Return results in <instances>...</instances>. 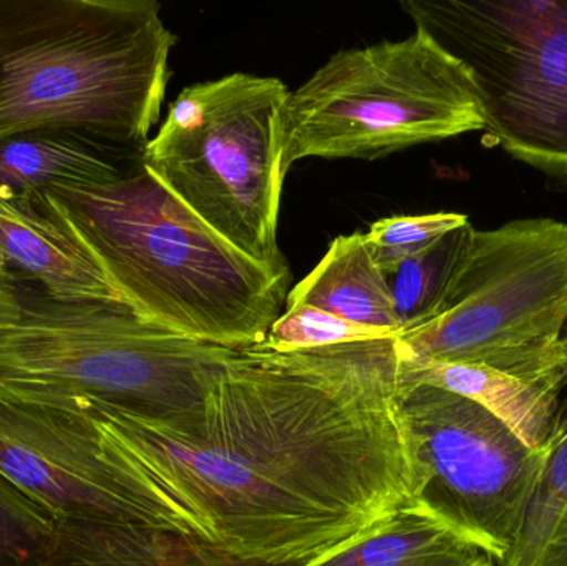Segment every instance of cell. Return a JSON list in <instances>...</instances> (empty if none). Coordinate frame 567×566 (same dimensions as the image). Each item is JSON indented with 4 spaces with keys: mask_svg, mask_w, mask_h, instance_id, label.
Returning <instances> with one entry per match:
<instances>
[{
    "mask_svg": "<svg viewBox=\"0 0 567 566\" xmlns=\"http://www.w3.org/2000/svg\"><path fill=\"white\" fill-rule=\"evenodd\" d=\"M395 338L238 349L175 434L75 404L115 445L140 524L272 566H302L412 505Z\"/></svg>",
    "mask_w": 567,
    "mask_h": 566,
    "instance_id": "obj_1",
    "label": "cell"
},
{
    "mask_svg": "<svg viewBox=\"0 0 567 566\" xmlns=\"http://www.w3.org/2000/svg\"><path fill=\"white\" fill-rule=\"evenodd\" d=\"M35 209L89 255L136 315L175 335L238 351L262 344L282 315L290 271L216 235L142 159L113 182L52 186Z\"/></svg>",
    "mask_w": 567,
    "mask_h": 566,
    "instance_id": "obj_2",
    "label": "cell"
},
{
    "mask_svg": "<svg viewBox=\"0 0 567 566\" xmlns=\"http://www.w3.org/2000/svg\"><path fill=\"white\" fill-rule=\"evenodd\" d=\"M176 40L155 0H0V142L75 132L142 155Z\"/></svg>",
    "mask_w": 567,
    "mask_h": 566,
    "instance_id": "obj_3",
    "label": "cell"
},
{
    "mask_svg": "<svg viewBox=\"0 0 567 566\" xmlns=\"http://www.w3.org/2000/svg\"><path fill=\"white\" fill-rule=\"evenodd\" d=\"M236 349L159 328L128 306L75 305L0 266V399L70 408L99 402L176 434Z\"/></svg>",
    "mask_w": 567,
    "mask_h": 566,
    "instance_id": "obj_4",
    "label": "cell"
},
{
    "mask_svg": "<svg viewBox=\"0 0 567 566\" xmlns=\"http://www.w3.org/2000/svg\"><path fill=\"white\" fill-rule=\"evenodd\" d=\"M289 89L275 76L231 73L186 86L142 165L216 235L276 271L284 116Z\"/></svg>",
    "mask_w": 567,
    "mask_h": 566,
    "instance_id": "obj_5",
    "label": "cell"
},
{
    "mask_svg": "<svg viewBox=\"0 0 567 566\" xmlns=\"http://www.w3.org/2000/svg\"><path fill=\"white\" fill-rule=\"evenodd\" d=\"M485 130L466 66L423 30L333 53L289 93L284 172L306 158H383Z\"/></svg>",
    "mask_w": 567,
    "mask_h": 566,
    "instance_id": "obj_6",
    "label": "cell"
},
{
    "mask_svg": "<svg viewBox=\"0 0 567 566\" xmlns=\"http://www.w3.org/2000/svg\"><path fill=\"white\" fill-rule=\"evenodd\" d=\"M566 322L567 223L518 219L475 229L440 315L396 344L403 361L482 366L561 394Z\"/></svg>",
    "mask_w": 567,
    "mask_h": 566,
    "instance_id": "obj_7",
    "label": "cell"
},
{
    "mask_svg": "<svg viewBox=\"0 0 567 566\" xmlns=\"http://www.w3.org/2000/svg\"><path fill=\"white\" fill-rule=\"evenodd\" d=\"M472 75L485 132L567 185V0H402Z\"/></svg>",
    "mask_w": 567,
    "mask_h": 566,
    "instance_id": "obj_8",
    "label": "cell"
},
{
    "mask_svg": "<svg viewBox=\"0 0 567 566\" xmlns=\"http://www.w3.org/2000/svg\"><path fill=\"white\" fill-rule=\"evenodd\" d=\"M400 409L412 465V507L503 560L518 534L548 444L526 445L483 405L405 378Z\"/></svg>",
    "mask_w": 567,
    "mask_h": 566,
    "instance_id": "obj_9",
    "label": "cell"
},
{
    "mask_svg": "<svg viewBox=\"0 0 567 566\" xmlns=\"http://www.w3.org/2000/svg\"><path fill=\"white\" fill-rule=\"evenodd\" d=\"M0 474L60 518L140 525L122 457L85 412L0 399Z\"/></svg>",
    "mask_w": 567,
    "mask_h": 566,
    "instance_id": "obj_10",
    "label": "cell"
},
{
    "mask_svg": "<svg viewBox=\"0 0 567 566\" xmlns=\"http://www.w3.org/2000/svg\"><path fill=\"white\" fill-rule=\"evenodd\" d=\"M23 566H272L198 538L146 525L60 518L45 547Z\"/></svg>",
    "mask_w": 567,
    "mask_h": 566,
    "instance_id": "obj_11",
    "label": "cell"
},
{
    "mask_svg": "<svg viewBox=\"0 0 567 566\" xmlns=\"http://www.w3.org/2000/svg\"><path fill=\"white\" fill-rule=\"evenodd\" d=\"M0 259L59 301L128 306L89 255L32 206L0 199Z\"/></svg>",
    "mask_w": 567,
    "mask_h": 566,
    "instance_id": "obj_12",
    "label": "cell"
},
{
    "mask_svg": "<svg viewBox=\"0 0 567 566\" xmlns=\"http://www.w3.org/2000/svg\"><path fill=\"white\" fill-rule=\"evenodd\" d=\"M142 155L75 132H32L0 142V199L35 208L55 185L109 183Z\"/></svg>",
    "mask_w": 567,
    "mask_h": 566,
    "instance_id": "obj_13",
    "label": "cell"
},
{
    "mask_svg": "<svg viewBox=\"0 0 567 566\" xmlns=\"http://www.w3.org/2000/svg\"><path fill=\"white\" fill-rule=\"evenodd\" d=\"M297 305L400 335L389 276L360 231L337 236L319 265L287 292V308Z\"/></svg>",
    "mask_w": 567,
    "mask_h": 566,
    "instance_id": "obj_14",
    "label": "cell"
},
{
    "mask_svg": "<svg viewBox=\"0 0 567 566\" xmlns=\"http://www.w3.org/2000/svg\"><path fill=\"white\" fill-rule=\"evenodd\" d=\"M405 378L463 395L508 425L526 445L543 449L555 434L561 394L482 366L403 361Z\"/></svg>",
    "mask_w": 567,
    "mask_h": 566,
    "instance_id": "obj_15",
    "label": "cell"
},
{
    "mask_svg": "<svg viewBox=\"0 0 567 566\" xmlns=\"http://www.w3.org/2000/svg\"><path fill=\"white\" fill-rule=\"evenodd\" d=\"M302 566H498L432 515L403 507L353 542Z\"/></svg>",
    "mask_w": 567,
    "mask_h": 566,
    "instance_id": "obj_16",
    "label": "cell"
},
{
    "mask_svg": "<svg viewBox=\"0 0 567 566\" xmlns=\"http://www.w3.org/2000/svg\"><path fill=\"white\" fill-rule=\"evenodd\" d=\"M473 235L475 226L465 223L440 236L389 275L400 335L422 328L440 315Z\"/></svg>",
    "mask_w": 567,
    "mask_h": 566,
    "instance_id": "obj_17",
    "label": "cell"
},
{
    "mask_svg": "<svg viewBox=\"0 0 567 566\" xmlns=\"http://www.w3.org/2000/svg\"><path fill=\"white\" fill-rule=\"evenodd\" d=\"M567 507V408L549 439L542 475L529 495L518 534L498 566H539Z\"/></svg>",
    "mask_w": 567,
    "mask_h": 566,
    "instance_id": "obj_18",
    "label": "cell"
},
{
    "mask_svg": "<svg viewBox=\"0 0 567 566\" xmlns=\"http://www.w3.org/2000/svg\"><path fill=\"white\" fill-rule=\"evenodd\" d=\"M386 338H395V335L347 321L312 306L297 305L289 306L279 316L269 329L266 341L259 346L271 351L290 352Z\"/></svg>",
    "mask_w": 567,
    "mask_h": 566,
    "instance_id": "obj_19",
    "label": "cell"
},
{
    "mask_svg": "<svg viewBox=\"0 0 567 566\" xmlns=\"http://www.w3.org/2000/svg\"><path fill=\"white\" fill-rule=\"evenodd\" d=\"M60 517L0 474V566H23L55 532Z\"/></svg>",
    "mask_w": 567,
    "mask_h": 566,
    "instance_id": "obj_20",
    "label": "cell"
},
{
    "mask_svg": "<svg viewBox=\"0 0 567 566\" xmlns=\"http://www.w3.org/2000/svg\"><path fill=\"white\" fill-rule=\"evenodd\" d=\"M468 223L458 213H430L416 216H390L370 225L365 243L379 268L392 275L406 259L423 251L433 241Z\"/></svg>",
    "mask_w": 567,
    "mask_h": 566,
    "instance_id": "obj_21",
    "label": "cell"
},
{
    "mask_svg": "<svg viewBox=\"0 0 567 566\" xmlns=\"http://www.w3.org/2000/svg\"><path fill=\"white\" fill-rule=\"evenodd\" d=\"M539 566H567V507Z\"/></svg>",
    "mask_w": 567,
    "mask_h": 566,
    "instance_id": "obj_22",
    "label": "cell"
},
{
    "mask_svg": "<svg viewBox=\"0 0 567 566\" xmlns=\"http://www.w3.org/2000/svg\"><path fill=\"white\" fill-rule=\"evenodd\" d=\"M561 349H563V362H565V368H566V372H567V336H566V338H563Z\"/></svg>",
    "mask_w": 567,
    "mask_h": 566,
    "instance_id": "obj_23",
    "label": "cell"
},
{
    "mask_svg": "<svg viewBox=\"0 0 567 566\" xmlns=\"http://www.w3.org/2000/svg\"><path fill=\"white\" fill-rule=\"evenodd\" d=\"M2 265H6V263H3L2 259H0V266H2Z\"/></svg>",
    "mask_w": 567,
    "mask_h": 566,
    "instance_id": "obj_24",
    "label": "cell"
}]
</instances>
